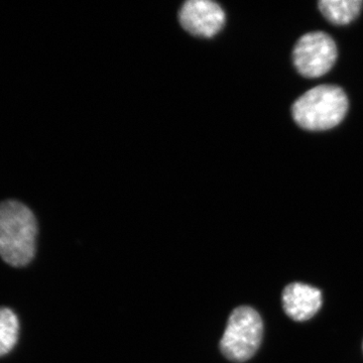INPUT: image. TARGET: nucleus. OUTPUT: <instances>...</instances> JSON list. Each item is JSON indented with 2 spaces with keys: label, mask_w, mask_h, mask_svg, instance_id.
Instances as JSON below:
<instances>
[{
  "label": "nucleus",
  "mask_w": 363,
  "mask_h": 363,
  "mask_svg": "<svg viewBox=\"0 0 363 363\" xmlns=\"http://www.w3.org/2000/svg\"><path fill=\"white\" fill-rule=\"evenodd\" d=\"M327 21L336 26H345L357 18L362 11V0H322L318 4Z\"/></svg>",
  "instance_id": "7"
},
{
  "label": "nucleus",
  "mask_w": 363,
  "mask_h": 363,
  "mask_svg": "<svg viewBox=\"0 0 363 363\" xmlns=\"http://www.w3.org/2000/svg\"><path fill=\"white\" fill-rule=\"evenodd\" d=\"M179 20L184 30L191 35L212 38L225 25V13L216 2L189 0L182 6Z\"/></svg>",
  "instance_id": "5"
},
{
  "label": "nucleus",
  "mask_w": 363,
  "mask_h": 363,
  "mask_svg": "<svg viewBox=\"0 0 363 363\" xmlns=\"http://www.w3.org/2000/svg\"><path fill=\"white\" fill-rule=\"evenodd\" d=\"M335 42L323 32L306 33L294 47L293 62L301 75L319 78L331 70L337 59Z\"/></svg>",
  "instance_id": "4"
},
{
  "label": "nucleus",
  "mask_w": 363,
  "mask_h": 363,
  "mask_svg": "<svg viewBox=\"0 0 363 363\" xmlns=\"http://www.w3.org/2000/svg\"><path fill=\"white\" fill-rule=\"evenodd\" d=\"M362 348H363V344H362Z\"/></svg>",
  "instance_id": "9"
},
{
  "label": "nucleus",
  "mask_w": 363,
  "mask_h": 363,
  "mask_svg": "<svg viewBox=\"0 0 363 363\" xmlns=\"http://www.w3.org/2000/svg\"><path fill=\"white\" fill-rule=\"evenodd\" d=\"M348 98L340 87L319 85L294 102V121L306 130H331L343 121L348 111Z\"/></svg>",
  "instance_id": "2"
},
{
  "label": "nucleus",
  "mask_w": 363,
  "mask_h": 363,
  "mask_svg": "<svg viewBox=\"0 0 363 363\" xmlns=\"http://www.w3.org/2000/svg\"><path fill=\"white\" fill-rule=\"evenodd\" d=\"M264 335V322L257 310L240 306L231 312L219 347L230 362H247L259 350Z\"/></svg>",
  "instance_id": "3"
},
{
  "label": "nucleus",
  "mask_w": 363,
  "mask_h": 363,
  "mask_svg": "<svg viewBox=\"0 0 363 363\" xmlns=\"http://www.w3.org/2000/svg\"><path fill=\"white\" fill-rule=\"evenodd\" d=\"M38 222L32 210L16 200L0 203V257L13 267L32 262L37 250Z\"/></svg>",
  "instance_id": "1"
},
{
  "label": "nucleus",
  "mask_w": 363,
  "mask_h": 363,
  "mask_svg": "<svg viewBox=\"0 0 363 363\" xmlns=\"http://www.w3.org/2000/svg\"><path fill=\"white\" fill-rule=\"evenodd\" d=\"M20 323L11 310L0 308V357L9 352L18 342Z\"/></svg>",
  "instance_id": "8"
},
{
  "label": "nucleus",
  "mask_w": 363,
  "mask_h": 363,
  "mask_svg": "<svg viewBox=\"0 0 363 363\" xmlns=\"http://www.w3.org/2000/svg\"><path fill=\"white\" fill-rule=\"evenodd\" d=\"M284 311L294 321L311 319L321 309L323 297L321 291L307 284H289L281 294Z\"/></svg>",
  "instance_id": "6"
}]
</instances>
